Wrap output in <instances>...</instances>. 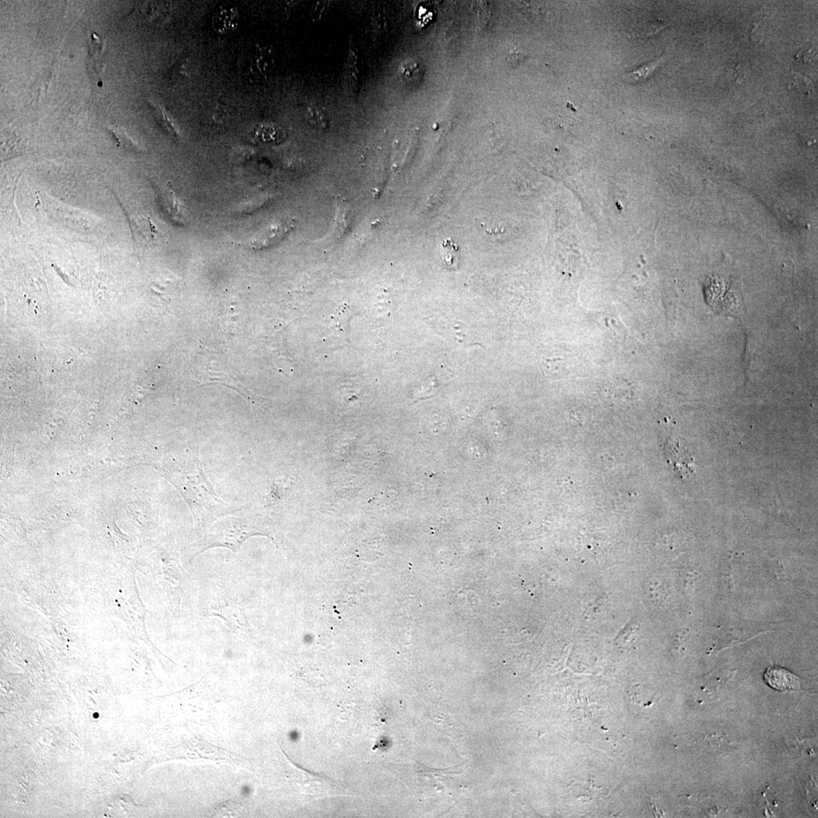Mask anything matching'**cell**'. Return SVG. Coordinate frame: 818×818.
I'll return each mask as SVG.
<instances>
[{
    "label": "cell",
    "instance_id": "obj_14",
    "mask_svg": "<svg viewBox=\"0 0 818 818\" xmlns=\"http://www.w3.org/2000/svg\"><path fill=\"white\" fill-rule=\"evenodd\" d=\"M442 260L447 265H453L457 260L458 247L453 240H446L442 243Z\"/></svg>",
    "mask_w": 818,
    "mask_h": 818
},
{
    "label": "cell",
    "instance_id": "obj_2",
    "mask_svg": "<svg viewBox=\"0 0 818 818\" xmlns=\"http://www.w3.org/2000/svg\"><path fill=\"white\" fill-rule=\"evenodd\" d=\"M262 533L263 532L254 518L248 516L221 518L211 526L201 540L190 548L188 562L214 547H225L236 553L244 541Z\"/></svg>",
    "mask_w": 818,
    "mask_h": 818
},
{
    "label": "cell",
    "instance_id": "obj_7",
    "mask_svg": "<svg viewBox=\"0 0 818 818\" xmlns=\"http://www.w3.org/2000/svg\"><path fill=\"white\" fill-rule=\"evenodd\" d=\"M426 68L422 61L409 59L404 61L397 70V77L403 85L416 87L422 81Z\"/></svg>",
    "mask_w": 818,
    "mask_h": 818
},
{
    "label": "cell",
    "instance_id": "obj_13",
    "mask_svg": "<svg viewBox=\"0 0 818 818\" xmlns=\"http://www.w3.org/2000/svg\"><path fill=\"white\" fill-rule=\"evenodd\" d=\"M387 15L384 11L376 10L371 14L369 24V32L374 40L384 34L387 29Z\"/></svg>",
    "mask_w": 818,
    "mask_h": 818
},
{
    "label": "cell",
    "instance_id": "obj_6",
    "mask_svg": "<svg viewBox=\"0 0 818 818\" xmlns=\"http://www.w3.org/2000/svg\"><path fill=\"white\" fill-rule=\"evenodd\" d=\"M294 227V221L289 220L267 228L252 239L250 247L254 249H262L273 246L284 238Z\"/></svg>",
    "mask_w": 818,
    "mask_h": 818
},
{
    "label": "cell",
    "instance_id": "obj_1",
    "mask_svg": "<svg viewBox=\"0 0 818 818\" xmlns=\"http://www.w3.org/2000/svg\"><path fill=\"white\" fill-rule=\"evenodd\" d=\"M172 481L185 497L196 522L214 518L227 510V504L214 492L194 455L185 454L173 470Z\"/></svg>",
    "mask_w": 818,
    "mask_h": 818
},
{
    "label": "cell",
    "instance_id": "obj_12",
    "mask_svg": "<svg viewBox=\"0 0 818 818\" xmlns=\"http://www.w3.org/2000/svg\"><path fill=\"white\" fill-rule=\"evenodd\" d=\"M663 59L655 61V62L647 63L641 66L637 70L628 72L624 74L623 79L626 82L630 83H636L645 81L651 76L657 67L662 63Z\"/></svg>",
    "mask_w": 818,
    "mask_h": 818
},
{
    "label": "cell",
    "instance_id": "obj_11",
    "mask_svg": "<svg viewBox=\"0 0 818 818\" xmlns=\"http://www.w3.org/2000/svg\"><path fill=\"white\" fill-rule=\"evenodd\" d=\"M304 114L309 124L320 130H327L330 126V120L323 106L309 103L305 107Z\"/></svg>",
    "mask_w": 818,
    "mask_h": 818
},
{
    "label": "cell",
    "instance_id": "obj_10",
    "mask_svg": "<svg viewBox=\"0 0 818 818\" xmlns=\"http://www.w3.org/2000/svg\"><path fill=\"white\" fill-rule=\"evenodd\" d=\"M358 57L356 50L354 45H350V50L349 57L347 61L345 71L343 74V81L345 82L346 85L349 91L356 95L358 86Z\"/></svg>",
    "mask_w": 818,
    "mask_h": 818
},
{
    "label": "cell",
    "instance_id": "obj_9",
    "mask_svg": "<svg viewBox=\"0 0 818 818\" xmlns=\"http://www.w3.org/2000/svg\"><path fill=\"white\" fill-rule=\"evenodd\" d=\"M216 615H221L234 631H241V633H248L249 625L245 616L240 608L235 606H225L223 609L215 611Z\"/></svg>",
    "mask_w": 818,
    "mask_h": 818
},
{
    "label": "cell",
    "instance_id": "obj_15",
    "mask_svg": "<svg viewBox=\"0 0 818 818\" xmlns=\"http://www.w3.org/2000/svg\"><path fill=\"white\" fill-rule=\"evenodd\" d=\"M227 117V112L223 108V105H216L211 107L210 112L208 114V118L211 119L216 123H223L224 119Z\"/></svg>",
    "mask_w": 818,
    "mask_h": 818
},
{
    "label": "cell",
    "instance_id": "obj_4",
    "mask_svg": "<svg viewBox=\"0 0 818 818\" xmlns=\"http://www.w3.org/2000/svg\"><path fill=\"white\" fill-rule=\"evenodd\" d=\"M276 63V52L270 45L258 48L252 55L249 72L256 80H265L272 73Z\"/></svg>",
    "mask_w": 818,
    "mask_h": 818
},
{
    "label": "cell",
    "instance_id": "obj_8",
    "mask_svg": "<svg viewBox=\"0 0 818 818\" xmlns=\"http://www.w3.org/2000/svg\"><path fill=\"white\" fill-rule=\"evenodd\" d=\"M252 137L258 143H278L287 137L285 130L274 123H263L256 125L251 132Z\"/></svg>",
    "mask_w": 818,
    "mask_h": 818
},
{
    "label": "cell",
    "instance_id": "obj_5",
    "mask_svg": "<svg viewBox=\"0 0 818 818\" xmlns=\"http://www.w3.org/2000/svg\"><path fill=\"white\" fill-rule=\"evenodd\" d=\"M764 682L779 691H793L800 689V679L790 671L777 666L769 667L764 675Z\"/></svg>",
    "mask_w": 818,
    "mask_h": 818
},
{
    "label": "cell",
    "instance_id": "obj_3",
    "mask_svg": "<svg viewBox=\"0 0 818 818\" xmlns=\"http://www.w3.org/2000/svg\"><path fill=\"white\" fill-rule=\"evenodd\" d=\"M241 25V14L238 7L225 3L220 5L214 11L212 17V27L216 34L227 35L238 30Z\"/></svg>",
    "mask_w": 818,
    "mask_h": 818
}]
</instances>
